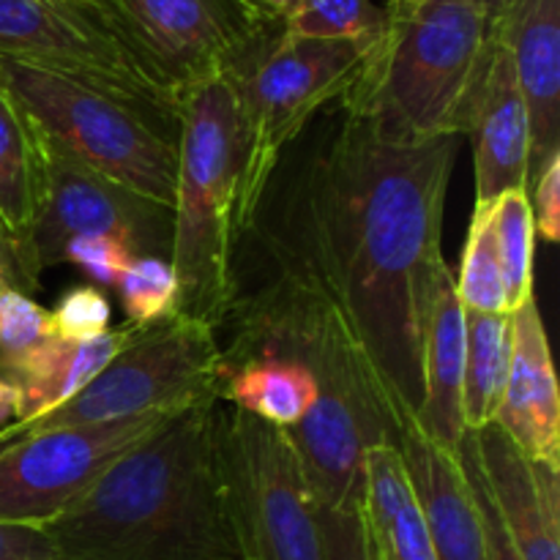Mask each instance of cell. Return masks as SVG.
Returning <instances> with one entry per match:
<instances>
[{
    "label": "cell",
    "mask_w": 560,
    "mask_h": 560,
    "mask_svg": "<svg viewBox=\"0 0 560 560\" xmlns=\"http://www.w3.org/2000/svg\"><path fill=\"white\" fill-rule=\"evenodd\" d=\"M530 211H534V230L547 241L556 244L560 238V156L552 159L528 189Z\"/></svg>",
    "instance_id": "33"
},
{
    "label": "cell",
    "mask_w": 560,
    "mask_h": 560,
    "mask_svg": "<svg viewBox=\"0 0 560 560\" xmlns=\"http://www.w3.org/2000/svg\"><path fill=\"white\" fill-rule=\"evenodd\" d=\"M386 11L375 0H299L282 33L293 38L355 42L372 47L383 31Z\"/></svg>",
    "instance_id": "26"
},
{
    "label": "cell",
    "mask_w": 560,
    "mask_h": 560,
    "mask_svg": "<svg viewBox=\"0 0 560 560\" xmlns=\"http://www.w3.org/2000/svg\"><path fill=\"white\" fill-rule=\"evenodd\" d=\"M219 457L241 560H328L320 503L288 430L222 408Z\"/></svg>",
    "instance_id": "8"
},
{
    "label": "cell",
    "mask_w": 560,
    "mask_h": 560,
    "mask_svg": "<svg viewBox=\"0 0 560 560\" xmlns=\"http://www.w3.org/2000/svg\"><path fill=\"white\" fill-rule=\"evenodd\" d=\"M0 85L85 167L173 208L178 120L80 80L0 58Z\"/></svg>",
    "instance_id": "5"
},
{
    "label": "cell",
    "mask_w": 560,
    "mask_h": 560,
    "mask_svg": "<svg viewBox=\"0 0 560 560\" xmlns=\"http://www.w3.org/2000/svg\"><path fill=\"white\" fill-rule=\"evenodd\" d=\"M377 42L342 93L345 113L408 140L463 135L490 49L479 0H388Z\"/></svg>",
    "instance_id": "3"
},
{
    "label": "cell",
    "mask_w": 560,
    "mask_h": 560,
    "mask_svg": "<svg viewBox=\"0 0 560 560\" xmlns=\"http://www.w3.org/2000/svg\"><path fill=\"white\" fill-rule=\"evenodd\" d=\"M38 3H52V5H69L71 0H38Z\"/></svg>",
    "instance_id": "39"
},
{
    "label": "cell",
    "mask_w": 560,
    "mask_h": 560,
    "mask_svg": "<svg viewBox=\"0 0 560 560\" xmlns=\"http://www.w3.org/2000/svg\"><path fill=\"white\" fill-rule=\"evenodd\" d=\"M71 5L175 104L191 85L230 69L260 31L233 0H71Z\"/></svg>",
    "instance_id": "9"
},
{
    "label": "cell",
    "mask_w": 560,
    "mask_h": 560,
    "mask_svg": "<svg viewBox=\"0 0 560 560\" xmlns=\"http://www.w3.org/2000/svg\"><path fill=\"white\" fill-rule=\"evenodd\" d=\"M465 310L454 290L452 271L443 273L435 290L424 339V397L416 427L443 452L457 454L465 438L463 413Z\"/></svg>",
    "instance_id": "18"
},
{
    "label": "cell",
    "mask_w": 560,
    "mask_h": 560,
    "mask_svg": "<svg viewBox=\"0 0 560 560\" xmlns=\"http://www.w3.org/2000/svg\"><path fill=\"white\" fill-rule=\"evenodd\" d=\"M235 9L260 27H282L284 20L295 11L299 0H233Z\"/></svg>",
    "instance_id": "35"
},
{
    "label": "cell",
    "mask_w": 560,
    "mask_h": 560,
    "mask_svg": "<svg viewBox=\"0 0 560 560\" xmlns=\"http://www.w3.org/2000/svg\"><path fill=\"white\" fill-rule=\"evenodd\" d=\"M131 260H135V255L124 244L113 238H98V235L74 238L63 249V262L82 268L85 277L93 282V288L98 290L118 288L120 277H124Z\"/></svg>",
    "instance_id": "31"
},
{
    "label": "cell",
    "mask_w": 560,
    "mask_h": 560,
    "mask_svg": "<svg viewBox=\"0 0 560 560\" xmlns=\"http://www.w3.org/2000/svg\"><path fill=\"white\" fill-rule=\"evenodd\" d=\"M135 323L124 328H109L102 337L91 342H63L52 337L31 355L5 370L0 381L16 388L20 394V416L16 421H33L49 413L58 405L69 402L80 394L137 334Z\"/></svg>",
    "instance_id": "20"
},
{
    "label": "cell",
    "mask_w": 560,
    "mask_h": 560,
    "mask_svg": "<svg viewBox=\"0 0 560 560\" xmlns=\"http://www.w3.org/2000/svg\"><path fill=\"white\" fill-rule=\"evenodd\" d=\"M170 416L145 413L36 432L0 448V523L47 525L109 465L145 441Z\"/></svg>",
    "instance_id": "11"
},
{
    "label": "cell",
    "mask_w": 560,
    "mask_h": 560,
    "mask_svg": "<svg viewBox=\"0 0 560 560\" xmlns=\"http://www.w3.org/2000/svg\"><path fill=\"white\" fill-rule=\"evenodd\" d=\"M0 58L58 71L178 120V104L71 3L0 0Z\"/></svg>",
    "instance_id": "12"
},
{
    "label": "cell",
    "mask_w": 560,
    "mask_h": 560,
    "mask_svg": "<svg viewBox=\"0 0 560 560\" xmlns=\"http://www.w3.org/2000/svg\"><path fill=\"white\" fill-rule=\"evenodd\" d=\"M244 124L233 66L197 82L178 102V175L170 266L178 282L175 312L219 328L235 310L233 249Z\"/></svg>",
    "instance_id": "4"
},
{
    "label": "cell",
    "mask_w": 560,
    "mask_h": 560,
    "mask_svg": "<svg viewBox=\"0 0 560 560\" xmlns=\"http://www.w3.org/2000/svg\"><path fill=\"white\" fill-rule=\"evenodd\" d=\"M397 448L438 560H490L479 503L457 454L435 446L416 421L399 430Z\"/></svg>",
    "instance_id": "17"
},
{
    "label": "cell",
    "mask_w": 560,
    "mask_h": 560,
    "mask_svg": "<svg viewBox=\"0 0 560 560\" xmlns=\"http://www.w3.org/2000/svg\"><path fill=\"white\" fill-rule=\"evenodd\" d=\"M55 337L63 342H91L109 331V299L93 284H80L60 295L58 306L49 312Z\"/></svg>",
    "instance_id": "29"
},
{
    "label": "cell",
    "mask_w": 560,
    "mask_h": 560,
    "mask_svg": "<svg viewBox=\"0 0 560 560\" xmlns=\"http://www.w3.org/2000/svg\"><path fill=\"white\" fill-rule=\"evenodd\" d=\"M328 560H372L364 523V487L337 506L320 509Z\"/></svg>",
    "instance_id": "30"
},
{
    "label": "cell",
    "mask_w": 560,
    "mask_h": 560,
    "mask_svg": "<svg viewBox=\"0 0 560 560\" xmlns=\"http://www.w3.org/2000/svg\"><path fill=\"white\" fill-rule=\"evenodd\" d=\"M55 337L52 317L20 290L0 293V375Z\"/></svg>",
    "instance_id": "28"
},
{
    "label": "cell",
    "mask_w": 560,
    "mask_h": 560,
    "mask_svg": "<svg viewBox=\"0 0 560 560\" xmlns=\"http://www.w3.org/2000/svg\"><path fill=\"white\" fill-rule=\"evenodd\" d=\"M0 560H52V550L36 525L0 523Z\"/></svg>",
    "instance_id": "34"
},
{
    "label": "cell",
    "mask_w": 560,
    "mask_h": 560,
    "mask_svg": "<svg viewBox=\"0 0 560 560\" xmlns=\"http://www.w3.org/2000/svg\"><path fill=\"white\" fill-rule=\"evenodd\" d=\"M479 3L485 5L487 16H490V25H492V22H495L498 16L503 14V9H506V3H509V0H479Z\"/></svg>",
    "instance_id": "38"
},
{
    "label": "cell",
    "mask_w": 560,
    "mask_h": 560,
    "mask_svg": "<svg viewBox=\"0 0 560 560\" xmlns=\"http://www.w3.org/2000/svg\"><path fill=\"white\" fill-rule=\"evenodd\" d=\"M509 348H512V315L465 312L463 413L468 432L481 430L495 419L506 383Z\"/></svg>",
    "instance_id": "23"
},
{
    "label": "cell",
    "mask_w": 560,
    "mask_h": 560,
    "mask_svg": "<svg viewBox=\"0 0 560 560\" xmlns=\"http://www.w3.org/2000/svg\"><path fill=\"white\" fill-rule=\"evenodd\" d=\"M219 394L164 419L58 517L52 560H241L219 457Z\"/></svg>",
    "instance_id": "2"
},
{
    "label": "cell",
    "mask_w": 560,
    "mask_h": 560,
    "mask_svg": "<svg viewBox=\"0 0 560 560\" xmlns=\"http://www.w3.org/2000/svg\"><path fill=\"white\" fill-rule=\"evenodd\" d=\"M454 290H457V299L465 312L509 315L492 206H474L468 241L463 249V266H459Z\"/></svg>",
    "instance_id": "25"
},
{
    "label": "cell",
    "mask_w": 560,
    "mask_h": 560,
    "mask_svg": "<svg viewBox=\"0 0 560 560\" xmlns=\"http://www.w3.org/2000/svg\"><path fill=\"white\" fill-rule=\"evenodd\" d=\"M16 416H20V394H16L14 386L0 381V430L14 424Z\"/></svg>",
    "instance_id": "37"
},
{
    "label": "cell",
    "mask_w": 560,
    "mask_h": 560,
    "mask_svg": "<svg viewBox=\"0 0 560 560\" xmlns=\"http://www.w3.org/2000/svg\"><path fill=\"white\" fill-rule=\"evenodd\" d=\"M490 33L512 58L528 113V191L560 156V0H509Z\"/></svg>",
    "instance_id": "14"
},
{
    "label": "cell",
    "mask_w": 560,
    "mask_h": 560,
    "mask_svg": "<svg viewBox=\"0 0 560 560\" xmlns=\"http://www.w3.org/2000/svg\"><path fill=\"white\" fill-rule=\"evenodd\" d=\"M457 457H459V463H463L465 476H468L470 492H474L476 503H479L481 523H485V536H487V556H490V560H523V558H520V552L514 550L509 534L503 530L501 517H498L495 506H492V498H490V492H487L485 479H481L479 465H476L474 448H470L468 432H465L463 443H459Z\"/></svg>",
    "instance_id": "32"
},
{
    "label": "cell",
    "mask_w": 560,
    "mask_h": 560,
    "mask_svg": "<svg viewBox=\"0 0 560 560\" xmlns=\"http://www.w3.org/2000/svg\"><path fill=\"white\" fill-rule=\"evenodd\" d=\"M5 290H20V293H25V290L33 288L25 279V271H22L14 244L5 235V230L0 228V293H5Z\"/></svg>",
    "instance_id": "36"
},
{
    "label": "cell",
    "mask_w": 560,
    "mask_h": 560,
    "mask_svg": "<svg viewBox=\"0 0 560 560\" xmlns=\"http://www.w3.org/2000/svg\"><path fill=\"white\" fill-rule=\"evenodd\" d=\"M468 131L476 151V206H492L503 191L528 186V113L512 58L492 33Z\"/></svg>",
    "instance_id": "16"
},
{
    "label": "cell",
    "mask_w": 560,
    "mask_h": 560,
    "mask_svg": "<svg viewBox=\"0 0 560 560\" xmlns=\"http://www.w3.org/2000/svg\"><path fill=\"white\" fill-rule=\"evenodd\" d=\"M492 224H495L498 257H501L503 290H506V312H517L528 299H534V211L528 191H503L492 202Z\"/></svg>",
    "instance_id": "24"
},
{
    "label": "cell",
    "mask_w": 560,
    "mask_h": 560,
    "mask_svg": "<svg viewBox=\"0 0 560 560\" xmlns=\"http://www.w3.org/2000/svg\"><path fill=\"white\" fill-rule=\"evenodd\" d=\"M459 135L408 140L345 113L293 191L279 266L326 295L370 361L402 430L424 397V339Z\"/></svg>",
    "instance_id": "1"
},
{
    "label": "cell",
    "mask_w": 560,
    "mask_h": 560,
    "mask_svg": "<svg viewBox=\"0 0 560 560\" xmlns=\"http://www.w3.org/2000/svg\"><path fill=\"white\" fill-rule=\"evenodd\" d=\"M503 530L523 560H560V468L520 452L495 424L468 432Z\"/></svg>",
    "instance_id": "13"
},
{
    "label": "cell",
    "mask_w": 560,
    "mask_h": 560,
    "mask_svg": "<svg viewBox=\"0 0 560 560\" xmlns=\"http://www.w3.org/2000/svg\"><path fill=\"white\" fill-rule=\"evenodd\" d=\"M492 424L536 463L560 468V392L539 301L512 312V348Z\"/></svg>",
    "instance_id": "15"
},
{
    "label": "cell",
    "mask_w": 560,
    "mask_h": 560,
    "mask_svg": "<svg viewBox=\"0 0 560 560\" xmlns=\"http://www.w3.org/2000/svg\"><path fill=\"white\" fill-rule=\"evenodd\" d=\"M364 44L284 36L260 27L233 63L244 124L238 230L255 224L284 148L326 104L342 98L366 58Z\"/></svg>",
    "instance_id": "6"
},
{
    "label": "cell",
    "mask_w": 560,
    "mask_h": 560,
    "mask_svg": "<svg viewBox=\"0 0 560 560\" xmlns=\"http://www.w3.org/2000/svg\"><path fill=\"white\" fill-rule=\"evenodd\" d=\"M120 304L135 326H148L175 315L178 282L167 257H135L118 282Z\"/></svg>",
    "instance_id": "27"
},
{
    "label": "cell",
    "mask_w": 560,
    "mask_h": 560,
    "mask_svg": "<svg viewBox=\"0 0 560 560\" xmlns=\"http://www.w3.org/2000/svg\"><path fill=\"white\" fill-rule=\"evenodd\" d=\"M219 399L279 430H293L317 399V381L304 364L279 355L222 361Z\"/></svg>",
    "instance_id": "22"
},
{
    "label": "cell",
    "mask_w": 560,
    "mask_h": 560,
    "mask_svg": "<svg viewBox=\"0 0 560 560\" xmlns=\"http://www.w3.org/2000/svg\"><path fill=\"white\" fill-rule=\"evenodd\" d=\"M364 523L372 560H438L394 443H375L364 459Z\"/></svg>",
    "instance_id": "21"
},
{
    "label": "cell",
    "mask_w": 560,
    "mask_h": 560,
    "mask_svg": "<svg viewBox=\"0 0 560 560\" xmlns=\"http://www.w3.org/2000/svg\"><path fill=\"white\" fill-rule=\"evenodd\" d=\"M44 189L42 131L0 85V228L14 244L31 288H38L33 228Z\"/></svg>",
    "instance_id": "19"
},
{
    "label": "cell",
    "mask_w": 560,
    "mask_h": 560,
    "mask_svg": "<svg viewBox=\"0 0 560 560\" xmlns=\"http://www.w3.org/2000/svg\"><path fill=\"white\" fill-rule=\"evenodd\" d=\"M42 131V129H38ZM44 189L33 228L38 271L63 262L74 238H113L135 257H167L173 249V208L96 173L55 145L42 131Z\"/></svg>",
    "instance_id": "10"
},
{
    "label": "cell",
    "mask_w": 560,
    "mask_h": 560,
    "mask_svg": "<svg viewBox=\"0 0 560 560\" xmlns=\"http://www.w3.org/2000/svg\"><path fill=\"white\" fill-rule=\"evenodd\" d=\"M222 348L217 328L184 315H167L137 328L131 342L69 402L33 421L0 430V448L36 432L96 424L129 416H173L219 394Z\"/></svg>",
    "instance_id": "7"
}]
</instances>
